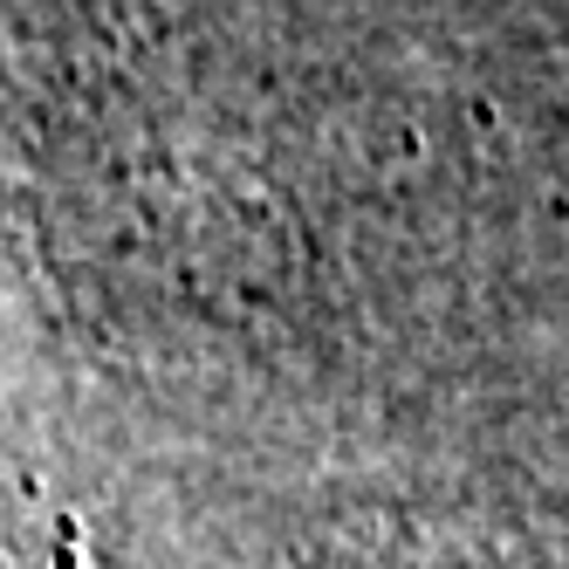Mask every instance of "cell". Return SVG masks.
Here are the masks:
<instances>
[{
  "instance_id": "cell-1",
  "label": "cell",
  "mask_w": 569,
  "mask_h": 569,
  "mask_svg": "<svg viewBox=\"0 0 569 569\" xmlns=\"http://www.w3.org/2000/svg\"><path fill=\"white\" fill-rule=\"evenodd\" d=\"M446 0H28L0 240L49 385L289 480L569 432V110Z\"/></svg>"
}]
</instances>
